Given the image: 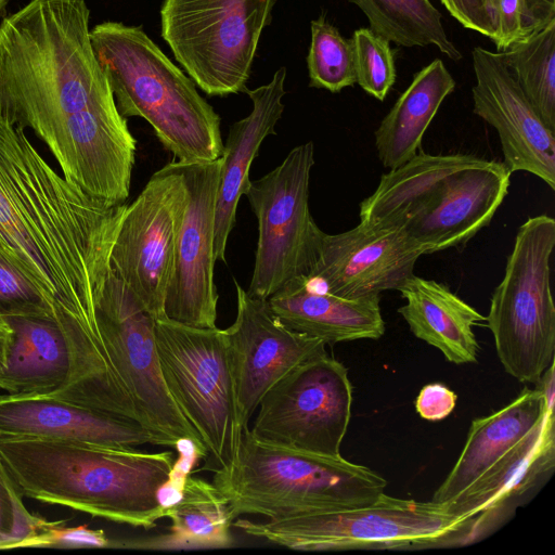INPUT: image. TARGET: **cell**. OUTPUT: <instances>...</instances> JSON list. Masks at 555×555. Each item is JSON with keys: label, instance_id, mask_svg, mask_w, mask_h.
<instances>
[{"label": "cell", "instance_id": "1", "mask_svg": "<svg viewBox=\"0 0 555 555\" xmlns=\"http://www.w3.org/2000/svg\"><path fill=\"white\" fill-rule=\"evenodd\" d=\"M85 0H30L0 22V117L31 129L63 177L124 204L137 141L90 39Z\"/></svg>", "mask_w": 555, "mask_h": 555}, {"label": "cell", "instance_id": "2", "mask_svg": "<svg viewBox=\"0 0 555 555\" xmlns=\"http://www.w3.org/2000/svg\"><path fill=\"white\" fill-rule=\"evenodd\" d=\"M127 204L99 201L0 117V254L36 288L56 324L95 317Z\"/></svg>", "mask_w": 555, "mask_h": 555}, {"label": "cell", "instance_id": "3", "mask_svg": "<svg viewBox=\"0 0 555 555\" xmlns=\"http://www.w3.org/2000/svg\"><path fill=\"white\" fill-rule=\"evenodd\" d=\"M0 456L23 495L109 521L151 529L165 517L171 451L0 437Z\"/></svg>", "mask_w": 555, "mask_h": 555}, {"label": "cell", "instance_id": "4", "mask_svg": "<svg viewBox=\"0 0 555 555\" xmlns=\"http://www.w3.org/2000/svg\"><path fill=\"white\" fill-rule=\"evenodd\" d=\"M90 39L122 117L145 119L175 162L221 157L219 115L142 26L107 21L90 29Z\"/></svg>", "mask_w": 555, "mask_h": 555}, {"label": "cell", "instance_id": "5", "mask_svg": "<svg viewBox=\"0 0 555 555\" xmlns=\"http://www.w3.org/2000/svg\"><path fill=\"white\" fill-rule=\"evenodd\" d=\"M212 485L232 522L242 515L269 520L375 502L387 481L371 468L340 456L278 447L244 430L233 462L214 472Z\"/></svg>", "mask_w": 555, "mask_h": 555}, {"label": "cell", "instance_id": "6", "mask_svg": "<svg viewBox=\"0 0 555 555\" xmlns=\"http://www.w3.org/2000/svg\"><path fill=\"white\" fill-rule=\"evenodd\" d=\"M469 518L434 501L387 495L373 503L264 522L235 519L244 533L296 551L426 550L462 546Z\"/></svg>", "mask_w": 555, "mask_h": 555}, {"label": "cell", "instance_id": "7", "mask_svg": "<svg viewBox=\"0 0 555 555\" xmlns=\"http://www.w3.org/2000/svg\"><path fill=\"white\" fill-rule=\"evenodd\" d=\"M554 247L552 217H530L519 227L504 276L492 294L486 317L504 370L521 383H538L554 362L555 306L551 289Z\"/></svg>", "mask_w": 555, "mask_h": 555}, {"label": "cell", "instance_id": "8", "mask_svg": "<svg viewBox=\"0 0 555 555\" xmlns=\"http://www.w3.org/2000/svg\"><path fill=\"white\" fill-rule=\"evenodd\" d=\"M155 337L166 388L204 443L205 469L225 468L244 430L224 330L193 327L162 317L155 320Z\"/></svg>", "mask_w": 555, "mask_h": 555}, {"label": "cell", "instance_id": "9", "mask_svg": "<svg viewBox=\"0 0 555 555\" xmlns=\"http://www.w3.org/2000/svg\"><path fill=\"white\" fill-rule=\"evenodd\" d=\"M276 0H163L162 37L207 95L245 92Z\"/></svg>", "mask_w": 555, "mask_h": 555}, {"label": "cell", "instance_id": "10", "mask_svg": "<svg viewBox=\"0 0 555 555\" xmlns=\"http://www.w3.org/2000/svg\"><path fill=\"white\" fill-rule=\"evenodd\" d=\"M100 337L121 386L131 399L152 444L192 441L206 459L204 443L180 412L164 383L155 337L156 317L114 273L95 307Z\"/></svg>", "mask_w": 555, "mask_h": 555}, {"label": "cell", "instance_id": "11", "mask_svg": "<svg viewBox=\"0 0 555 555\" xmlns=\"http://www.w3.org/2000/svg\"><path fill=\"white\" fill-rule=\"evenodd\" d=\"M314 165L311 141L295 146L273 170L250 180L244 195L258 222L249 296L268 299L287 283L309 278L323 232L309 207Z\"/></svg>", "mask_w": 555, "mask_h": 555}, {"label": "cell", "instance_id": "12", "mask_svg": "<svg viewBox=\"0 0 555 555\" xmlns=\"http://www.w3.org/2000/svg\"><path fill=\"white\" fill-rule=\"evenodd\" d=\"M348 370L327 354L282 377L262 397L248 433L269 444L340 456L351 417Z\"/></svg>", "mask_w": 555, "mask_h": 555}, {"label": "cell", "instance_id": "13", "mask_svg": "<svg viewBox=\"0 0 555 555\" xmlns=\"http://www.w3.org/2000/svg\"><path fill=\"white\" fill-rule=\"evenodd\" d=\"M186 202L178 162L152 175L141 193L127 205L112 248L114 273L157 318L171 280L176 245Z\"/></svg>", "mask_w": 555, "mask_h": 555}, {"label": "cell", "instance_id": "14", "mask_svg": "<svg viewBox=\"0 0 555 555\" xmlns=\"http://www.w3.org/2000/svg\"><path fill=\"white\" fill-rule=\"evenodd\" d=\"M186 202L176 245L175 266L167 289V319L201 328L216 327L218 292L215 284V210L221 157L211 162L179 163Z\"/></svg>", "mask_w": 555, "mask_h": 555}, {"label": "cell", "instance_id": "15", "mask_svg": "<svg viewBox=\"0 0 555 555\" xmlns=\"http://www.w3.org/2000/svg\"><path fill=\"white\" fill-rule=\"evenodd\" d=\"M235 320L224 330L232 364L238 423L243 430L267 391L298 365L327 354L325 343L295 332L234 279Z\"/></svg>", "mask_w": 555, "mask_h": 555}, {"label": "cell", "instance_id": "16", "mask_svg": "<svg viewBox=\"0 0 555 555\" xmlns=\"http://www.w3.org/2000/svg\"><path fill=\"white\" fill-rule=\"evenodd\" d=\"M424 255L402 228L360 222L338 234L321 233L310 280L349 299L398 289Z\"/></svg>", "mask_w": 555, "mask_h": 555}, {"label": "cell", "instance_id": "17", "mask_svg": "<svg viewBox=\"0 0 555 555\" xmlns=\"http://www.w3.org/2000/svg\"><path fill=\"white\" fill-rule=\"evenodd\" d=\"M472 60L473 111L496 130L503 165L511 173L530 172L555 190V132L529 102L500 52L475 47Z\"/></svg>", "mask_w": 555, "mask_h": 555}, {"label": "cell", "instance_id": "18", "mask_svg": "<svg viewBox=\"0 0 555 555\" xmlns=\"http://www.w3.org/2000/svg\"><path fill=\"white\" fill-rule=\"evenodd\" d=\"M511 175L503 163L481 159L452 175L402 229L424 255L462 245L490 223Z\"/></svg>", "mask_w": 555, "mask_h": 555}, {"label": "cell", "instance_id": "19", "mask_svg": "<svg viewBox=\"0 0 555 555\" xmlns=\"http://www.w3.org/2000/svg\"><path fill=\"white\" fill-rule=\"evenodd\" d=\"M0 437L138 447L152 443L138 422L46 395L0 396Z\"/></svg>", "mask_w": 555, "mask_h": 555}, {"label": "cell", "instance_id": "20", "mask_svg": "<svg viewBox=\"0 0 555 555\" xmlns=\"http://www.w3.org/2000/svg\"><path fill=\"white\" fill-rule=\"evenodd\" d=\"M286 68L280 67L267 85L245 93L253 102L250 114L235 121L223 143L215 210V255L225 262V249L236 222L238 202L250 181L249 169L263 140L276 134L275 125L284 112L282 99Z\"/></svg>", "mask_w": 555, "mask_h": 555}, {"label": "cell", "instance_id": "21", "mask_svg": "<svg viewBox=\"0 0 555 555\" xmlns=\"http://www.w3.org/2000/svg\"><path fill=\"white\" fill-rule=\"evenodd\" d=\"M379 301V296L349 299L319 292L308 278L287 283L267 299L284 325L325 345L382 337L385 322Z\"/></svg>", "mask_w": 555, "mask_h": 555}, {"label": "cell", "instance_id": "22", "mask_svg": "<svg viewBox=\"0 0 555 555\" xmlns=\"http://www.w3.org/2000/svg\"><path fill=\"white\" fill-rule=\"evenodd\" d=\"M554 411L495 461L453 500L441 504L450 514L469 518L486 511L511 513L513 504L551 473L555 465Z\"/></svg>", "mask_w": 555, "mask_h": 555}, {"label": "cell", "instance_id": "23", "mask_svg": "<svg viewBox=\"0 0 555 555\" xmlns=\"http://www.w3.org/2000/svg\"><path fill=\"white\" fill-rule=\"evenodd\" d=\"M397 291L405 299L398 312L415 337L437 348L454 364L477 361L479 346L473 326L486 321V317L446 285L415 274Z\"/></svg>", "mask_w": 555, "mask_h": 555}, {"label": "cell", "instance_id": "24", "mask_svg": "<svg viewBox=\"0 0 555 555\" xmlns=\"http://www.w3.org/2000/svg\"><path fill=\"white\" fill-rule=\"evenodd\" d=\"M545 411L540 390L525 388L505 406L474 420L460 456L431 501L443 504L457 496L531 431Z\"/></svg>", "mask_w": 555, "mask_h": 555}, {"label": "cell", "instance_id": "25", "mask_svg": "<svg viewBox=\"0 0 555 555\" xmlns=\"http://www.w3.org/2000/svg\"><path fill=\"white\" fill-rule=\"evenodd\" d=\"M481 159L468 154L418 152L380 177L376 190L360 203V222L403 228L452 175Z\"/></svg>", "mask_w": 555, "mask_h": 555}, {"label": "cell", "instance_id": "26", "mask_svg": "<svg viewBox=\"0 0 555 555\" xmlns=\"http://www.w3.org/2000/svg\"><path fill=\"white\" fill-rule=\"evenodd\" d=\"M455 80L440 59L417 72L375 130L383 166L395 169L415 156L423 137Z\"/></svg>", "mask_w": 555, "mask_h": 555}, {"label": "cell", "instance_id": "27", "mask_svg": "<svg viewBox=\"0 0 555 555\" xmlns=\"http://www.w3.org/2000/svg\"><path fill=\"white\" fill-rule=\"evenodd\" d=\"M13 340L0 388L10 395L50 396L66 382L69 354L52 317H10Z\"/></svg>", "mask_w": 555, "mask_h": 555}, {"label": "cell", "instance_id": "28", "mask_svg": "<svg viewBox=\"0 0 555 555\" xmlns=\"http://www.w3.org/2000/svg\"><path fill=\"white\" fill-rule=\"evenodd\" d=\"M169 532L132 542L141 548H219L233 543L227 503L217 488L207 480L188 474L179 498L166 507Z\"/></svg>", "mask_w": 555, "mask_h": 555}, {"label": "cell", "instance_id": "29", "mask_svg": "<svg viewBox=\"0 0 555 555\" xmlns=\"http://www.w3.org/2000/svg\"><path fill=\"white\" fill-rule=\"evenodd\" d=\"M367 17L370 29L398 46H435L453 61L462 53L449 39L441 13L430 0H347Z\"/></svg>", "mask_w": 555, "mask_h": 555}, {"label": "cell", "instance_id": "30", "mask_svg": "<svg viewBox=\"0 0 555 555\" xmlns=\"http://www.w3.org/2000/svg\"><path fill=\"white\" fill-rule=\"evenodd\" d=\"M500 54L529 102L555 132V18Z\"/></svg>", "mask_w": 555, "mask_h": 555}, {"label": "cell", "instance_id": "31", "mask_svg": "<svg viewBox=\"0 0 555 555\" xmlns=\"http://www.w3.org/2000/svg\"><path fill=\"white\" fill-rule=\"evenodd\" d=\"M307 55L309 86L337 93L357 82L351 39H346L324 15L311 21Z\"/></svg>", "mask_w": 555, "mask_h": 555}, {"label": "cell", "instance_id": "32", "mask_svg": "<svg viewBox=\"0 0 555 555\" xmlns=\"http://www.w3.org/2000/svg\"><path fill=\"white\" fill-rule=\"evenodd\" d=\"M22 498L0 456V548L56 544L60 528L29 513Z\"/></svg>", "mask_w": 555, "mask_h": 555}, {"label": "cell", "instance_id": "33", "mask_svg": "<svg viewBox=\"0 0 555 555\" xmlns=\"http://www.w3.org/2000/svg\"><path fill=\"white\" fill-rule=\"evenodd\" d=\"M351 41L357 83L370 95L384 101L397 77L390 42L370 28L357 29Z\"/></svg>", "mask_w": 555, "mask_h": 555}, {"label": "cell", "instance_id": "34", "mask_svg": "<svg viewBox=\"0 0 555 555\" xmlns=\"http://www.w3.org/2000/svg\"><path fill=\"white\" fill-rule=\"evenodd\" d=\"M0 314L10 317H52L36 288L0 254ZM54 319V318H53Z\"/></svg>", "mask_w": 555, "mask_h": 555}, {"label": "cell", "instance_id": "35", "mask_svg": "<svg viewBox=\"0 0 555 555\" xmlns=\"http://www.w3.org/2000/svg\"><path fill=\"white\" fill-rule=\"evenodd\" d=\"M444 9L464 28L477 31L493 41L496 14L491 0H440Z\"/></svg>", "mask_w": 555, "mask_h": 555}, {"label": "cell", "instance_id": "36", "mask_svg": "<svg viewBox=\"0 0 555 555\" xmlns=\"http://www.w3.org/2000/svg\"><path fill=\"white\" fill-rule=\"evenodd\" d=\"M496 33L493 42L499 52L528 35L525 0H498Z\"/></svg>", "mask_w": 555, "mask_h": 555}, {"label": "cell", "instance_id": "37", "mask_svg": "<svg viewBox=\"0 0 555 555\" xmlns=\"http://www.w3.org/2000/svg\"><path fill=\"white\" fill-rule=\"evenodd\" d=\"M456 393L441 383L425 385L416 400L418 415L427 421H441L449 416L455 408Z\"/></svg>", "mask_w": 555, "mask_h": 555}, {"label": "cell", "instance_id": "38", "mask_svg": "<svg viewBox=\"0 0 555 555\" xmlns=\"http://www.w3.org/2000/svg\"><path fill=\"white\" fill-rule=\"evenodd\" d=\"M528 34L555 18V0H525Z\"/></svg>", "mask_w": 555, "mask_h": 555}, {"label": "cell", "instance_id": "39", "mask_svg": "<svg viewBox=\"0 0 555 555\" xmlns=\"http://www.w3.org/2000/svg\"><path fill=\"white\" fill-rule=\"evenodd\" d=\"M65 542L66 544L73 543L75 545L88 546H106L108 540L103 531H92L83 528L76 529H62L57 532L56 543Z\"/></svg>", "mask_w": 555, "mask_h": 555}, {"label": "cell", "instance_id": "40", "mask_svg": "<svg viewBox=\"0 0 555 555\" xmlns=\"http://www.w3.org/2000/svg\"><path fill=\"white\" fill-rule=\"evenodd\" d=\"M537 388L543 396L545 402V409L547 411H554L555 401V379H554V362L544 371L542 376L537 383Z\"/></svg>", "mask_w": 555, "mask_h": 555}, {"label": "cell", "instance_id": "41", "mask_svg": "<svg viewBox=\"0 0 555 555\" xmlns=\"http://www.w3.org/2000/svg\"><path fill=\"white\" fill-rule=\"evenodd\" d=\"M13 340V328L9 320L0 314V373L4 370Z\"/></svg>", "mask_w": 555, "mask_h": 555}, {"label": "cell", "instance_id": "42", "mask_svg": "<svg viewBox=\"0 0 555 555\" xmlns=\"http://www.w3.org/2000/svg\"><path fill=\"white\" fill-rule=\"evenodd\" d=\"M8 1L9 0H0V16L1 14L3 13V11L5 10V7L8 4Z\"/></svg>", "mask_w": 555, "mask_h": 555}, {"label": "cell", "instance_id": "43", "mask_svg": "<svg viewBox=\"0 0 555 555\" xmlns=\"http://www.w3.org/2000/svg\"><path fill=\"white\" fill-rule=\"evenodd\" d=\"M491 2H492L493 8H494V10H495V5H496L498 0H491Z\"/></svg>", "mask_w": 555, "mask_h": 555}]
</instances>
